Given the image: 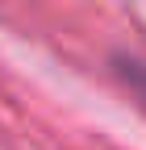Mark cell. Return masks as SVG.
Here are the masks:
<instances>
[{
  "label": "cell",
  "mask_w": 146,
  "mask_h": 150,
  "mask_svg": "<svg viewBox=\"0 0 146 150\" xmlns=\"http://www.w3.org/2000/svg\"><path fill=\"white\" fill-rule=\"evenodd\" d=\"M117 75H121V83L138 96V104L146 108V63L142 59H117Z\"/></svg>",
  "instance_id": "6da1fadb"
}]
</instances>
